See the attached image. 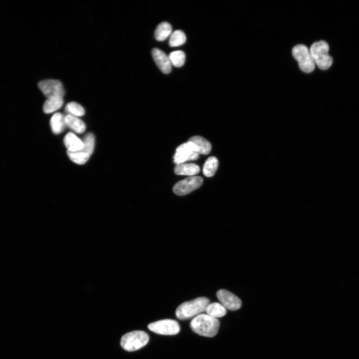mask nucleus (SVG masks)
<instances>
[{
  "label": "nucleus",
  "instance_id": "1",
  "mask_svg": "<svg viewBox=\"0 0 359 359\" xmlns=\"http://www.w3.org/2000/svg\"><path fill=\"white\" fill-rule=\"evenodd\" d=\"M220 322L208 314H200L191 322L190 327L196 333L207 337H213L218 333Z\"/></svg>",
  "mask_w": 359,
  "mask_h": 359
},
{
  "label": "nucleus",
  "instance_id": "22",
  "mask_svg": "<svg viewBox=\"0 0 359 359\" xmlns=\"http://www.w3.org/2000/svg\"><path fill=\"white\" fill-rule=\"evenodd\" d=\"M186 41L185 33L181 30H177L171 34L169 44L171 47H176L184 44Z\"/></svg>",
  "mask_w": 359,
  "mask_h": 359
},
{
  "label": "nucleus",
  "instance_id": "19",
  "mask_svg": "<svg viewBox=\"0 0 359 359\" xmlns=\"http://www.w3.org/2000/svg\"><path fill=\"white\" fill-rule=\"evenodd\" d=\"M50 125L53 132L55 134L62 133L66 126L64 117L60 113H56L52 117Z\"/></svg>",
  "mask_w": 359,
  "mask_h": 359
},
{
  "label": "nucleus",
  "instance_id": "13",
  "mask_svg": "<svg viewBox=\"0 0 359 359\" xmlns=\"http://www.w3.org/2000/svg\"><path fill=\"white\" fill-rule=\"evenodd\" d=\"M64 143L68 152L80 151L84 147L83 140L72 132H69L65 135Z\"/></svg>",
  "mask_w": 359,
  "mask_h": 359
},
{
  "label": "nucleus",
  "instance_id": "21",
  "mask_svg": "<svg viewBox=\"0 0 359 359\" xmlns=\"http://www.w3.org/2000/svg\"><path fill=\"white\" fill-rule=\"evenodd\" d=\"M219 166L218 160L216 157L211 156L205 162L203 166V174L206 177H212L217 171Z\"/></svg>",
  "mask_w": 359,
  "mask_h": 359
},
{
  "label": "nucleus",
  "instance_id": "4",
  "mask_svg": "<svg viewBox=\"0 0 359 359\" xmlns=\"http://www.w3.org/2000/svg\"><path fill=\"white\" fill-rule=\"evenodd\" d=\"M150 337L148 333L142 331H134L123 335L121 339V346L128 352L139 350L148 344Z\"/></svg>",
  "mask_w": 359,
  "mask_h": 359
},
{
  "label": "nucleus",
  "instance_id": "15",
  "mask_svg": "<svg viewBox=\"0 0 359 359\" xmlns=\"http://www.w3.org/2000/svg\"><path fill=\"white\" fill-rule=\"evenodd\" d=\"M64 120L66 126L77 133L82 134L86 129L85 123L77 117L68 115Z\"/></svg>",
  "mask_w": 359,
  "mask_h": 359
},
{
  "label": "nucleus",
  "instance_id": "11",
  "mask_svg": "<svg viewBox=\"0 0 359 359\" xmlns=\"http://www.w3.org/2000/svg\"><path fill=\"white\" fill-rule=\"evenodd\" d=\"M217 296L221 304L226 309L236 311L241 307V300L228 291L220 290L217 293Z\"/></svg>",
  "mask_w": 359,
  "mask_h": 359
},
{
  "label": "nucleus",
  "instance_id": "14",
  "mask_svg": "<svg viewBox=\"0 0 359 359\" xmlns=\"http://www.w3.org/2000/svg\"><path fill=\"white\" fill-rule=\"evenodd\" d=\"M178 175L194 176L199 173V166L194 163H182L176 165L174 169Z\"/></svg>",
  "mask_w": 359,
  "mask_h": 359
},
{
  "label": "nucleus",
  "instance_id": "8",
  "mask_svg": "<svg viewBox=\"0 0 359 359\" xmlns=\"http://www.w3.org/2000/svg\"><path fill=\"white\" fill-rule=\"evenodd\" d=\"M152 332L163 335H174L180 331L178 323L174 320L165 319L150 323L148 326Z\"/></svg>",
  "mask_w": 359,
  "mask_h": 359
},
{
  "label": "nucleus",
  "instance_id": "2",
  "mask_svg": "<svg viewBox=\"0 0 359 359\" xmlns=\"http://www.w3.org/2000/svg\"><path fill=\"white\" fill-rule=\"evenodd\" d=\"M209 304V300L205 297L184 302L177 308L176 315L180 320H186L197 316L206 311Z\"/></svg>",
  "mask_w": 359,
  "mask_h": 359
},
{
  "label": "nucleus",
  "instance_id": "3",
  "mask_svg": "<svg viewBox=\"0 0 359 359\" xmlns=\"http://www.w3.org/2000/svg\"><path fill=\"white\" fill-rule=\"evenodd\" d=\"M311 55L315 64L321 70L329 68L333 63V59L329 55V46L327 42L321 41L312 45Z\"/></svg>",
  "mask_w": 359,
  "mask_h": 359
},
{
  "label": "nucleus",
  "instance_id": "7",
  "mask_svg": "<svg viewBox=\"0 0 359 359\" xmlns=\"http://www.w3.org/2000/svg\"><path fill=\"white\" fill-rule=\"evenodd\" d=\"M199 158V153L197 148L193 143L188 141L177 149L174 156V162L178 165L196 160Z\"/></svg>",
  "mask_w": 359,
  "mask_h": 359
},
{
  "label": "nucleus",
  "instance_id": "18",
  "mask_svg": "<svg viewBox=\"0 0 359 359\" xmlns=\"http://www.w3.org/2000/svg\"><path fill=\"white\" fill-rule=\"evenodd\" d=\"M172 28L167 22L160 23L155 31V38L158 41H163L167 39L172 34Z\"/></svg>",
  "mask_w": 359,
  "mask_h": 359
},
{
  "label": "nucleus",
  "instance_id": "6",
  "mask_svg": "<svg viewBox=\"0 0 359 359\" xmlns=\"http://www.w3.org/2000/svg\"><path fill=\"white\" fill-rule=\"evenodd\" d=\"M293 55L298 61L300 69L305 73H310L315 67V63L308 48L303 45H298L293 49Z\"/></svg>",
  "mask_w": 359,
  "mask_h": 359
},
{
  "label": "nucleus",
  "instance_id": "16",
  "mask_svg": "<svg viewBox=\"0 0 359 359\" xmlns=\"http://www.w3.org/2000/svg\"><path fill=\"white\" fill-rule=\"evenodd\" d=\"M188 141L194 144L198 150L199 154L208 155L211 150L210 143L201 136H195L192 137L189 139Z\"/></svg>",
  "mask_w": 359,
  "mask_h": 359
},
{
  "label": "nucleus",
  "instance_id": "5",
  "mask_svg": "<svg viewBox=\"0 0 359 359\" xmlns=\"http://www.w3.org/2000/svg\"><path fill=\"white\" fill-rule=\"evenodd\" d=\"M84 147L83 149L76 152H68L67 155L70 159L74 163L85 164L92 154L95 146V138L92 133L86 134L82 139Z\"/></svg>",
  "mask_w": 359,
  "mask_h": 359
},
{
  "label": "nucleus",
  "instance_id": "10",
  "mask_svg": "<svg viewBox=\"0 0 359 359\" xmlns=\"http://www.w3.org/2000/svg\"><path fill=\"white\" fill-rule=\"evenodd\" d=\"M38 87L48 98L54 97H63L65 94L63 85L59 80H44L38 84Z\"/></svg>",
  "mask_w": 359,
  "mask_h": 359
},
{
  "label": "nucleus",
  "instance_id": "17",
  "mask_svg": "<svg viewBox=\"0 0 359 359\" xmlns=\"http://www.w3.org/2000/svg\"><path fill=\"white\" fill-rule=\"evenodd\" d=\"M63 102V98L61 97L49 98L44 104V112L47 114L53 113L60 110L62 106Z\"/></svg>",
  "mask_w": 359,
  "mask_h": 359
},
{
  "label": "nucleus",
  "instance_id": "20",
  "mask_svg": "<svg viewBox=\"0 0 359 359\" xmlns=\"http://www.w3.org/2000/svg\"><path fill=\"white\" fill-rule=\"evenodd\" d=\"M208 315L214 318H221L227 314L226 309L221 304L217 302L209 303L206 308Z\"/></svg>",
  "mask_w": 359,
  "mask_h": 359
},
{
  "label": "nucleus",
  "instance_id": "23",
  "mask_svg": "<svg viewBox=\"0 0 359 359\" xmlns=\"http://www.w3.org/2000/svg\"><path fill=\"white\" fill-rule=\"evenodd\" d=\"M65 111L69 115L76 117H82L85 114L84 108L75 102L68 103L65 106Z\"/></svg>",
  "mask_w": 359,
  "mask_h": 359
},
{
  "label": "nucleus",
  "instance_id": "9",
  "mask_svg": "<svg viewBox=\"0 0 359 359\" xmlns=\"http://www.w3.org/2000/svg\"><path fill=\"white\" fill-rule=\"evenodd\" d=\"M203 183L200 176H191L177 183L173 187L174 193L178 196H185L199 189Z\"/></svg>",
  "mask_w": 359,
  "mask_h": 359
},
{
  "label": "nucleus",
  "instance_id": "12",
  "mask_svg": "<svg viewBox=\"0 0 359 359\" xmlns=\"http://www.w3.org/2000/svg\"><path fill=\"white\" fill-rule=\"evenodd\" d=\"M152 55L156 65L163 73L168 74L172 70V63L169 57L158 48H154Z\"/></svg>",
  "mask_w": 359,
  "mask_h": 359
},
{
  "label": "nucleus",
  "instance_id": "24",
  "mask_svg": "<svg viewBox=\"0 0 359 359\" xmlns=\"http://www.w3.org/2000/svg\"><path fill=\"white\" fill-rule=\"evenodd\" d=\"M169 57L172 64L176 67H180L185 63L186 55L182 51L172 52Z\"/></svg>",
  "mask_w": 359,
  "mask_h": 359
}]
</instances>
